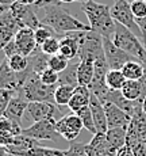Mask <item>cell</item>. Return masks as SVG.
Instances as JSON below:
<instances>
[{"mask_svg":"<svg viewBox=\"0 0 146 156\" xmlns=\"http://www.w3.org/2000/svg\"><path fill=\"white\" fill-rule=\"evenodd\" d=\"M42 15L39 20L41 23L50 26L57 34L62 35L72 31H89V25H85L72 14H69L62 5H50L46 8H41Z\"/></svg>","mask_w":146,"mask_h":156,"instance_id":"1","label":"cell"},{"mask_svg":"<svg viewBox=\"0 0 146 156\" xmlns=\"http://www.w3.org/2000/svg\"><path fill=\"white\" fill-rule=\"evenodd\" d=\"M81 10L87 16L88 25L92 31L106 38L114 37L115 30H117V22L111 16V7L97 3L95 0H88L81 4Z\"/></svg>","mask_w":146,"mask_h":156,"instance_id":"2","label":"cell"},{"mask_svg":"<svg viewBox=\"0 0 146 156\" xmlns=\"http://www.w3.org/2000/svg\"><path fill=\"white\" fill-rule=\"evenodd\" d=\"M112 41L118 48H121L122 50H124L139 62L146 65V48L141 42V38L137 37L131 30L122 26L121 23H117V30L112 37Z\"/></svg>","mask_w":146,"mask_h":156,"instance_id":"3","label":"cell"},{"mask_svg":"<svg viewBox=\"0 0 146 156\" xmlns=\"http://www.w3.org/2000/svg\"><path fill=\"white\" fill-rule=\"evenodd\" d=\"M57 86H46L41 82L39 75L32 72L22 88L16 92L19 97L30 102H50L54 103V91Z\"/></svg>","mask_w":146,"mask_h":156,"instance_id":"4","label":"cell"},{"mask_svg":"<svg viewBox=\"0 0 146 156\" xmlns=\"http://www.w3.org/2000/svg\"><path fill=\"white\" fill-rule=\"evenodd\" d=\"M103 37L97 33L92 31H80V52L79 58H103Z\"/></svg>","mask_w":146,"mask_h":156,"instance_id":"5","label":"cell"},{"mask_svg":"<svg viewBox=\"0 0 146 156\" xmlns=\"http://www.w3.org/2000/svg\"><path fill=\"white\" fill-rule=\"evenodd\" d=\"M111 16L117 23H121L122 26L131 30L138 38L142 40V31L139 29L137 19L134 16L129 0H117L111 5Z\"/></svg>","mask_w":146,"mask_h":156,"instance_id":"6","label":"cell"},{"mask_svg":"<svg viewBox=\"0 0 146 156\" xmlns=\"http://www.w3.org/2000/svg\"><path fill=\"white\" fill-rule=\"evenodd\" d=\"M103 50H104V57H106V61L108 64L110 69L122 71V68L129 61L137 60L133 56H130L129 53H126L124 50H122L121 48H118L114 44L112 38L103 37Z\"/></svg>","mask_w":146,"mask_h":156,"instance_id":"7","label":"cell"},{"mask_svg":"<svg viewBox=\"0 0 146 156\" xmlns=\"http://www.w3.org/2000/svg\"><path fill=\"white\" fill-rule=\"evenodd\" d=\"M56 122H57V119H45V121L34 122L31 126L23 128L22 134L37 140V141H41V140L56 141L57 136H59L57 129H56Z\"/></svg>","mask_w":146,"mask_h":156,"instance_id":"8","label":"cell"},{"mask_svg":"<svg viewBox=\"0 0 146 156\" xmlns=\"http://www.w3.org/2000/svg\"><path fill=\"white\" fill-rule=\"evenodd\" d=\"M10 11L12 12L15 19L20 25V27H30L32 30L38 29L42 23H41L39 18L37 15V8L34 5L30 4H23V3H14L10 7Z\"/></svg>","mask_w":146,"mask_h":156,"instance_id":"9","label":"cell"},{"mask_svg":"<svg viewBox=\"0 0 146 156\" xmlns=\"http://www.w3.org/2000/svg\"><path fill=\"white\" fill-rule=\"evenodd\" d=\"M83 126V122L77 114H68V115H62L59 119L56 122V129H57L58 134L64 137L66 141L73 143L77 137L80 136V132Z\"/></svg>","mask_w":146,"mask_h":156,"instance_id":"10","label":"cell"},{"mask_svg":"<svg viewBox=\"0 0 146 156\" xmlns=\"http://www.w3.org/2000/svg\"><path fill=\"white\" fill-rule=\"evenodd\" d=\"M26 113L34 122H38L45 119H56V117L61 114V107L50 102H30Z\"/></svg>","mask_w":146,"mask_h":156,"instance_id":"11","label":"cell"},{"mask_svg":"<svg viewBox=\"0 0 146 156\" xmlns=\"http://www.w3.org/2000/svg\"><path fill=\"white\" fill-rule=\"evenodd\" d=\"M59 35V34H58ZM80 52V31H72L59 35V55L66 60L79 58Z\"/></svg>","mask_w":146,"mask_h":156,"instance_id":"12","label":"cell"},{"mask_svg":"<svg viewBox=\"0 0 146 156\" xmlns=\"http://www.w3.org/2000/svg\"><path fill=\"white\" fill-rule=\"evenodd\" d=\"M104 112L107 117V124L108 129L114 128H129L130 122H131V115H129L126 112L119 109L111 102H104Z\"/></svg>","mask_w":146,"mask_h":156,"instance_id":"13","label":"cell"},{"mask_svg":"<svg viewBox=\"0 0 146 156\" xmlns=\"http://www.w3.org/2000/svg\"><path fill=\"white\" fill-rule=\"evenodd\" d=\"M14 41H15V44H16V48L20 55L27 56V57L38 48L37 41H35L34 30L30 27L20 29L19 31L15 34Z\"/></svg>","mask_w":146,"mask_h":156,"instance_id":"14","label":"cell"},{"mask_svg":"<svg viewBox=\"0 0 146 156\" xmlns=\"http://www.w3.org/2000/svg\"><path fill=\"white\" fill-rule=\"evenodd\" d=\"M89 109L92 112V117H93V122L97 133L106 134L107 130H108V124H107V117H106V112H104V105L93 94H91Z\"/></svg>","mask_w":146,"mask_h":156,"instance_id":"15","label":"cell"},{"mask_svg":"<svg viewBox=\"0 0 146 156\" xmlns=\"http://www.w3.org/2000/svg\"><path fill=\"white\" fill-rule=\"evenodd\" d=\"M27 106H29L27 101L23 99L18 94H15L12 97V99L10 101V105H8L7 110H5L4 117H7V118L12 119V121L22 125V119H23L26 110H27Z\"/></svg>","mask_w":146,"mask_h":156,"instance_id":"16","label":"cell"},{"mask_svg":"<svg viewBox=\"0 0 146 156\" xmlns=\"http://www.w3.org/2000/svg\"><path fill=\"white\" fill-rule=\"evenodd\" d=\"M104 102H111V103H114L115 106H118L119 109L126 112L129 115H133L134 114L135 106H137V103H138V101H135V102L129 101L123 94H122L121 90H108L106 101Z\"/></svg>","mask_w":146,"mask_h":156,"instance_id":"17","label":"cell"},{"mask_svg":"<svg viewBox=\"0 0 146 156\" xmlns=\"http://www.w3.org/2000/svg\"><path fill=\"white\" fill-rule=\"evenodd\" d=\"M91 101V91L85 86H77L73 91V95L69 101L68 109L72 113H77L80 109L88 106Z\"/></svg>","mask_w":146,"mask_h":156,"instance_id":"18","label":"cell"},{"mask_svg":"<svg viewBox=\"0 0 146 156\" xmlns=\"http://www.w3.org/2000/svg\"><path fill=\"white\" fill-rule=\"evenodd\" d=\"M35 145H39L37 140L30 139V137L25 136V134H19V136L14 137L12 143H11L10 145L5 147V151L11 155L20 156L23 152L29 151V149H31L32 147H35Z\"/></svg>","mask_w":146,"mask_h":156,"instance_id":"19","label":"cell"},{"mask_svg":"<svg viewBox=\"0 0 146 156\" xmlns=\"http://www.w3.org/2000/svg\"><path fill=\"white\" fill-rule=\"evenodd\" d=\"M95 72V61L92 58H81L77 67V80L79 86L89 87Z\"/></svg>","mask_w":146,"mask_h":156,"instance_id":"20","label":"cell"},{"mask_svg":"<svg viewBox=\"0 0 146 156\" xmlns=\"http://www.w3.org/2000/svg\"><path fill=\"white\" fill-rule=\"evenodd\" d=\"M106 139L108 141L111 149L119 151L126 145V139H127V128H114L108 129L106 133Z\"/></svg>","mask_w":146,"mask_h":156,"instance_id":"21","label":"cell"},{"mask_svg":"<svg viewBox=\"0 0 146 156\" xmlns=\"http://www.w3.org/2000/svg\"><path fill=\"white\" fill-rule=\"evenodd\" d=\"M49 58L50 57L41 50V48L38 46L31 55L29 56V65L32 69V72L37 75H39L42 71L46 68H49Z\"/></svg>","mask_w":146,"mask_h":156,"instance_id":"22","label":"cell"},{"mask_svg":"<svg viewBox=\"0 0 146 156\" xmlns=\"http://www.w3.org/2000/svg\"><path fill=\"white\" fill-rule=\"evenodd\" d=\"M80 58L72 60L69 61V65L64 72L58 73V84H66V86H72L77 87L79 86V80H77V67H79Z\"/></svg>","mask_w":146,"mask_h":156,"instance_id":"23","label":"cell"},{"mask_svg":"<svg viewBox=\"0 0 146 156\" xmlns=\"http://www.w3.org/2000/svg\"><path fill=\"white\" fill-rule=\"evenodd\" d=\"M121 91L129 101L135 102L144 99V88L139 80H127Z\"/></svg>","mask_w":146,"mask_h":156,"instance_id":"24","label":"cell"},{"mask_svg":"<svg viewBox=\"0 0 146 156\" xmlns=\"http://www.w3.org/2000/svg\"><path fill=\"white\" fill-rule=\"evenodd\" d=\"M122 72L127 80H141L145 73V65L138 60H131L122 68Z\"/></svg>","mask_w":146,"mask_h":156,"instance_id":"25","label":"cell"},{"mask_svg":"<svg viewBox=\"0 0 146 156\" xmlns=\"http://www.w3.org/2000/svg\"><path fill=\"white\" fill-rule=\"evenodd\" d=\"M76 87L72 86H66V84H58L56 87V91H54V103L57 105L58 107H68L69 105V101L73 95V91Z\"/></svg>","mask_w":146,"mask_h":156,"instance_id":"26","label":"cell"},{"mask_svg":"<svg viewBox=\"0 0 146 156\" xmlns=\"http://www.w3.org/2000/svg\"><path fill=\"white\" fill-rule=\"evenodd\" d=\"M22 130H23V128L20 124L7 118V117L0 118V136L15 137V136L22 134Z\"/></svg>","mask_w":146,"mask_h":156,"instance_id":"27","label":"cell"},{"mask_svg":"<svg viewBox=\"0 0 146 156\" xmlns=\"http://www.w3.org/2000/svg\"><path fill=\"white\" fill-rule=\"evenodd\" d=\"M126 82H127V79L124 77V75L122 71L110 69L107 72L106 83H107V86H108L110 90H122V87L124 86Z\"/></svg>","mask_w":146,"mask_h":156,"instance_id":"28","label":"cell"},{"mask_svg":"<svg viewBox=\"0 0 146 156\" xmlns=\"http://www.w3.org/2000/svg\"><path fill=\"white\" fill-rule=\"evenodd\" d=\"M74 114H77V115L80 117L84 129H87L89 133H92V134L97 133L96 126H95V122H93V117H92V112H91V109H89V105L85 107H83V109H80L79 112L74 113Z\"/></svg>","mask_w":146,"mask_h":156,"instance_id":"29","label":"cell"},{"mask_svg":"<svg viewBox=\"0 0 146 156\" xmlns=\"http://www.w3.org/2000/svg\"><path fill=\"white\" fill-rule=\"evenodd\" d=\"M62 155H64V151H61V149L35 145L31 149H29V151L23 152L20 156H62Z\"/></svg>","mask_w":146,"mask_h":156,"instance_id":"30","label":"cell"},{"mask_svg":"<svg viewBox=\"0 0 146 156\" xmlns=\"http://www.w3.org/2000/svg\"><path fill=\"white\" fill-rule=\"evenodd\" d=\"M7 62H8V65H10L11 69H12L14 72H18V73L25 72L29 68V57L20 55V53L14 55L12 57L7 58Z\"/></svg>","mask_w":146,"mask_h":156,"instance_id":"31","label":"cell"},{"mask_svg":"<svg viewBox=\"0 0 146 156\" xmlns=\"http://www.w3.org/2000/svg\"><path fill=\"white\" fill-rule=\"evenodd\" d=\"M34 34H35V41H37L38 46H42L45 44V41H47L49 38H53V37H56V35H58L50 26H46V25H43V23L38 29L34 30Z\"/></svg>","mask_w":146,"mask_h":156,"instance_id":"32","label":"cell"},{"mask_svg":"<svg viewBox=\"0 0 146 156\" xmlns=\"http://www.w3.org/2000/svg\"><path fill=\"white\" fill-rule=\"evenodd\" d=\"M0 27L11 29V30H14L15 33H18L20 29H22V27H20V25L18 23V20L15 19V16L12 15V12L10 11V8H8L4 14L0 15Z\"/></svg>","mask_w":146,"mask_h":156,"instance_id":"33","label":"cell"},{"mask_svg":"<svg viewBox=\"0 0 146 156\" xmlns=\"http://www.w3.org/2000/svg\"><path fill=\"white\" fill-rule=\"evenodd\" d=\"M68 65H69V60H66L64 56L59 55V53L58 55H54V56H50V58H49V68L56 71L57 73L64 72L68 68Z\"/></svg>","mask_w":146,"mask_h":156,"instance_id":"34","label":"cell"},{"mask_svg":"<svg viewBox=\"0 0 146 156\" xmlns=\"http://www.w3.org/2000/svg\"><path fill=\"white\" fill-rule=\"evenodd\" d=\"M41 50L47 56H54L59 53V35H56L53 38H49L47 41H45L42 46H39Z\"/></svg>","mask_w":146,"mask_h":156,"instance_id":"35","label":"cell"},{"mask_svg":"<svg viewBox=\"0 0 146 156\" xmlns=\"http://www.w3.org/2000/svg\"><path fill=\"white\" fill-rule=\"evenodd\" d=\"M58 73L56 71L46 68L45 71H42L39 73V79L41 82L45 83L46 86H58Z\"/></svg>","mask_w":146,"mask_h":156,"instance_id":"36","label":"cell"},{"mask_svg":"<svg viewBox=\"0 0 146 156\" xmlns=\"http://www.w3.org/2000/svg\"><path fill=\"white\" fill-rule=\"evenodd\" d=\"M15 94L16 92L11 91V90H0V118L4 117L5 110H7L8 105H10V101L12 99Z\"/></svg>","mask_w":146,"mask_h":156,"instance_id":"37","label":"cell"},{"mask_svg":"<svg viewBox=\"0 0 146 156\" xmlns=\"http://www.w3.org/2000/svg\"><path fill=\"white\" fill-rule=\"evenodd\" d=\"M62 156H88L85 152V144L83 143H70L69 148L65 149Z\"/></svg>","mask_w":146,"mask_h":156,"instance_id":"38","label":"cell"},{"mask_svg":"<svg viewBox=\"0 0 146 156\" xmlns=\"http://www.w3.org/2000/svg\"><path fill=\"white\" fill-rule=\"evenodd\" d=\"M130 7L135 16V19H141L146 16V2L144 0H133L130 2Z\"/></svg>","mask_w":146,"mask_h":156,"instance_id":"39","label":"cell"},{"mask_svg":"<svg viewBox=\"0 0 146 156\" xmlns=\"http://www.w3.org/2000/svg\"><path fill=\"white\" fill-rule=\"evenodd\" d=\"M15 34L16 33L14 30L7 29V27H0V50H3L5 48V45L14 40Z\"/></svg>","mask_w":146,"mask_h":156,"instance_id":"40","label":"cell"},{"mask_svg":"<svg viewBox=\"0 0 146 156\" xmlns=\"http://www.w3.org/2000/svg\"><path fill=\"white\" fill-rule=\"evenodd\" d=\"M130 149H131L134 156H146V140L137 141Z\"/></svg>","mask_w":146,"mask_h":156,"instance_id":"41","label":"cell"},{"mask_svg":"<svg viewBox=\"0 0 146 156\" xmlns=\"http://www.w3.org/2000/svg\"><path fill=\"white\" fill-rule=\"evenodd\" d=\"M64 3H61L59 0H37L34 3V7L37 10H41V8H46L50 7V5H62Z\"/></svg>","mask_w":146,"mask_h":156,"instance_id":"42","label":"cell"},{"mask_svg":"<svg viewBox=\"0 0 146 156\" xmlns=\"http://www.w3.org/2000/svg\"><path fill=\"white\" fill-rule=\"evenodd\" d=\"M3 50H4V53H5V56H7V58H10V57H12L14 55H18V53H19V50H18L16 44H15L14 40L11 41V42H8L7 45H5V48H4Z\"/></svg>","mask_w":146,"mask_h":156,"instance_id":"43","label":"cell"},{"mask_svg":"<svg viewBox=\"0 0 146 156\" xmlns=\"http://www.w3.org/2000/svg\"><path fill=\"white\" fill-rule=\"evenodd\" d=\"M137 23H138L139 29L142 31V41L146 38V16L145 18H141V19H137Z\"/></svg>","mask_w":146,"mask_h":156,"instance_id":"44","label":"cell"},{"mask_svg":"<svg viewBox=\"0 0 146 156\" xmlns=\"http://www.w3.org/2000/svg\"><path fill=\"white\" fill-rule=\"evenodd\" d=\"M117 156H134V154L131 152V149L129 148L127 145H124L123 148H121L119 151L117 152Z\"/></svg>","mask_w":146,"mask_h":156,"instance_id":"45","label":"cell"},{"mask_svg":"<svg viewBox=\"0 0 146 156\" xmlns=\"http://www.w3.org/2000/svg\"><path fill=\"white\" fill-rule=\"evenodd\" d=\"M61 3H64V4H70V3H85V2H88V0H59Z\"/></svg>","mask_w":146,"mask_h":156,"instance_id":"46","label":"cell"},{"mask_svg":"<svg viewBox=\"0 0 146 156\" xmlns=\"http://www.w3.org/2000/svg\"><path fill=\"white\" fill-rule=\"evenodd\" d=\"M18 0H0V3H2L3 5H7V7H11V5L14 4V3H16Z\"/></svg>","mask_w":146,"mask_h":156,"instance_id":"47","label":"cell"},{"mask_svg":"<svg viewBox=\"0 0 146 156\" xmlns=\"http://www.w3.org/2000/svg\"><path fill=\"white\" fill-rule=\"evenodd\" d=\"M7 60V56H5V53H4V50H0V67L3 65V62Z\"/></svg>","mask_w":146,"mask_h":156,"instance_id":"48","label":"cell"},{"mask_svg":"<svg viewBox=\"0 0 146 156\" xmlns=\"http://www.w3.org/2000/svg\"><path fill=\"white\" fill-rule=\"evenodd\" d=\"M19 3H23V4H30V5H34V3L37 0H18Z\"/></svg>","mask_w":146,"mask_h":156,"instance_id":"49","label":"cell"},{"mask_svg":"<svg viewBox=\"0 0 146 156\" xmlns=\"http://www.w3.org/2000/svg\"><path fill=\"white\" fill-rule=\"evenodd\" d=\"M8 8H10V7H7V5H3L2 3H0V15H2V14H4L5 11L8 10Z\"/></svg>","mask_w":146,"mask_h":156,"instance_id":"50","label":"cell"},{"mask_svg":"<svg viewBox=\"0 0 146 156\" xmlns=\"http://www.w3.org/2000/svg\"><path fill=\"white\" fill-rule=\"evenodd\" d=\"M8 152L5 151V148L3 145H0V156H7Z\"/></svg>","mask_w":146,"mask_h":156,"instance_id":"51","label":"cell"},{"mask_svg":"<svg viewBox=\"0 0 146 156\" xmlns=\"http://www.w3.org/2000/svg\"><path fill=\"white\" fill-rule=\"evenodd\" d=\"M142 110H144V113L146 114V97L142 99Z\"/></svg>","mask_w":146,"mask_h":156,"instance_id":"52","label":"cell"},{"mask_svg":"<svg viewBox=\"0 0 146 156\" xmlns=\"http://www.w3.org/2000/svg\"><path fill=\"white\" fill-rule=\"evenodd\" d=\"M7 156H15V155H11V154H7Z\"/></svg>","mask_w":146,"mask_h":156,"instance_id":"53","label":"cell"},{"mask_svg":"<svg viewBox=\"0 0 146 156\" xmlns=\"http://www.w3.org/2000/svg\"><path fill=\"white\" fill-rule=\"evenodd\" d=\"M129 2H133V0H129Z\"/></svg>","mask_w":146,"mask_h":156,"instance_id":"54","label":"cell"},{"mask_svg":"<svg viewBox=\"0 0 146 156\" xmlns=\"http://www.w3.org/2000/svg\"><path fill=\"white\" fill-rule=\"evenodd\" d=\"M114 2H117V0H114Z\"/></svg>","mask_w":146,"mask_h":156,"instance_id":"55","label":"cell"},{"mask_svg":"<svg viewBox=\"0 0 146 156\" xmlns=\"http://www.w3.org/2000/svg\"><path fill=\"white\" fill-rule=\"evenodd\" d=\"M144 2H146V0H144Z\"/></svg>","mask_w":146,"mask_h":156,"instance_id":"56","label":"cell"}]
</instances>
